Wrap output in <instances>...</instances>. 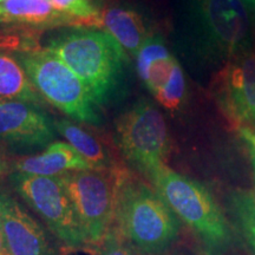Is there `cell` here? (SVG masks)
<instances>
[{
	"instance_id": "cell-1",
	"label": "cell",
	"mask_w": 255,
	"mask_h": 255,
	"mask_svg": "<svg viewBox=\"0 0 255 255\" xmlns=\"http://www.w3.org/2000/svg\"><path fill=\"white\" fill-rule=\"evenodd\" d=\"M115 227L148 255L168 252L180 234V221L157 191L121 171L114 215Z\"/></svg>"
},
{
	"instance_id": "cell-2",
	"label": "cell",
	"mask_w": 255,
	"mask_h": 255,
	"mask_svg": "<svg viewBox=\"0 0 255 255\" xmlns=\"http://www.w3.org/2000/svg\"><path fill=\"white\" fill-rule=\"evenodd\" d=\"M175 215L193 231L207 255H223L232 244L227 220L205 186L163 165L149 176Z\"/></svg>"
},
{
	"instance_id": "cell-3",
	"label": "cell",
	"mask_w": 255,
	"mask_h": 255,
	"mask_svg": "<svg viewBox=\"0 0 255 255\" xmlns=\"http://www.w3.org/2000/svg\"><path fill=\"white\" fill-rule=\"evenodd\" d=\"M46 50L82 79L98 107L110 100L128 60L119 41L105 31L69 32L51 40Z\"/></svg>"
},
{
	"instance_id": "cell-4",
	"label": "cell",
	"mask_w": 255,
	"mask_h": 255,
	"mask_svg": "<svg viewBox=\"0 0 255 255\" xmlns=\"http://www.w3.org/2000/svg\"><path fill=\"white\" fill-rule=\"evenodd\" d=\"M43 98L72 120L100 124L98 105L82 79L49 50L14 52Z\"/></svg>"
},
{
	"instance_id": "cell-5",
	"label": "cell",
	"mask_w": 255,
	"mask_h": 255,
	"mask_svg": "<svg viewBox=\"0 0 255 255\" xmlns=\"http://www.w3.org/2000/svg\"><path fill=\"white\" fill-rule=\"evenodd\" d=\"M195 37L209 59L228 60L253 50L251 13L242 0H195Z\"/></svg>"
},
{
	"instance_id": "cell-6",
	"label": "cell",
	"mask_w": 255,
	"mask_h": 255,
	"mask_svg": "<svg viewBox=\"0 0 255 255\" xmlns=\"http://www.w3.org/2000/svg\"><path fill=\"white\" fill-rule=\"evenodd\" d=\"M116 138L124 157L149 177L165 165L170 137L163 115L148 101H138L121 115Z\"/></svg>"
},
{
	"instance_id": "cell-7",
	"label": "cell",
	"mask_w": 255,
	"mask_h": 255,
	"mask_svg": "<svg viewBox=\"0 0 255 255\" xmlns=\"http://www.w3.org/2000/svg\"><path fill=\"white\" fill-rule=\"evenodd\" d=\"M120 170L85 169L59 175L89 244L103 240L114 222Z\"/></svg>"
},
{
	"instance_id": "cell-8",
	"label": "cell",
	"mask_w": 255,
	"mask_h": 255,
	"mask_svg": "<svg viewBox=\"0 0 255 255\" xmlns=\"http://www.w3.org/2000/svg\"><path fill=\"white\" fill-rule=\"evenodd\" d=\"M11 181L19 195L65 246L81 250L89 244L59 175L39 176L17 171Z\"/></svg>"
},
{
	"instance_id": "cell-9",
	"label": "cell",
	"mask_w": 255,
	"mask_h": 255,
	"mask_svg": "<svg viewBox=\"0 0 255 255\" xmlns=\"http://www.w3.org/2000/svg\"><path fill=\"white\" fill-rule=\"evenodd\" d=\"M210 92L233 130L255 132V50L223 64Z\"/></svg>"
},
{
	"instance_id": "cell-10",
	"label": "cell",
	"mask_w": 255,
	"mask_h": 255,
	"mask_svg": "<svg viewBox=\"0 0 255 255\" xmlns=\"http://www.w3.org/2000/svg\"><path fill=\"white\" fill-rule=\"evenodd\" d=\"M53 121L37 105L21 101L0 102V144L17 149H39L55 138Z\"/></svg>"
},
{
	"instance_id": "cell-11",
	"label": "cell",
	"mask_w": 255,
	"mask_h": 255,
	"mask_svg": "<svg viewBox=\"0 0 255 255\" xmlns=\"http://www.w3.org/2000/svg\"><path fill=\"white\" fill-rule=\"evenodd\" d=\"M0 226L8 255H57L43 227L2 190H0Z\"/></svg>"
},
{
	"instance_id": "cell-12",
	"label": "cell",
	"mask_w": 255,
	"mask_h": 255,
	"mask_svg": "<svg viewBox=\"0 0 255 255\" xmlns=\"http://www.w3.org/2000/svg\"><path fill=\"white\" fill-rule=\"evenodd\" d=\"M18 173L58 176L66 171L94 169L79 152L65 142H53L39 155L20 159L15 163Z\"/></svg>"
},
{
	"instance_id": "cell-13",
	"label": "cell",
	"mask_w": 255,
	"mask_h": 255,
	"mask_svg": "<svg viewBox=\"0 0 255 255\" xmlns=\"http://www.w3.org/2000/svg\"><path fill=\"white\" fill-rule=\"evenodd\" d=\"M101 26L133 57L137 56L149 38L143 17L129 6L104 8L101 12Z\"/></svg>"
},
{
	"instance_id": "cell-14",
	"label": "cell",
	"mask_w": 255,
	"mask_h": 255,
	"mask_svg": "<svg viewBox=\"0 0 255 255\" xmlns=\"http://www.w3.org/2000/svg\"><path fill=\"white\" fill-rule=\"evenodd\" d=\"M0 24L56 26L79 25V21L57 11L49 0H6L0 4Z\"/></svg>"
},
{
	"instance_id": "cell-15",
	"label": "cell",
	"mask_w": 255,
	"mask_h": 255,
	"mask_svg": "<svg viewBox=\"0 0 255 255\" xmlns=\"http://www.w3.org/2000/svg\"><path fill=\"white\" fill-rule=\"evenodd\" d=\"M21 101L43 104V97L14 53L0 47V102Z\"/></svg>"
},
{
	"instance_id": "cell-16",
	"label": "cell",
	"mask_w": 255,
	"mask_h": 255,
	"mask_svg": "<svg viewBox=\"0 0 255 255\" xmlns=\"http://www.w3.org/2000/svg\"><path fill=\"white\" fill-rule=\"evenodd\" d=\"M53 127L70 145L84 157L94 169H111L110 159L103 145L94 136L66 120L53 121Z\"/></svg>"
},
{
	"instance_id": "cell-17",
	"label": "cell",
	"mask_w": 255,
	"mask_h": 255,
	"mask_svg": "<svg viewBox=\"0 0 255 255\" xmlns=\"http://www.w3.org/2000/svg\"><path fill=\"white\" fill-rule=\"evenodd\" d=\"M231 206L242 235L255 252V195L246 190L235 191L231 196Z\"/></svg>"
},
{
	"instance_id": "cell-18",
	"label": "cell",
	"mask_w": 255,
	"mask_h": 255,
	"mask_svg": "<svg viewBox=\"0 0 255 255\" xmlns=\"http://www.w3.org/2000/svg\"><path fill=\"white\" fill-rule=\"evenodd\" d=\"M154 97L162 107L170 111L177 110L183 104L186 98V78L180 64H176L169 82Z\"/></svg>"
},
{
	"instance_id": "cell-19",
	"label": "cell",
	"mask_w": 255,
	"mask_h": 255,
	"mask_svg": "<svg viewBox=\"0 0 255 255\" xmlns=\"http://www.w3.org/2000/svg\"><path fill=\"white\" fill-rule=\"evenodd\" d=\"M57 11L77 19L82 25L101 26V12L88 0H49Z\"/></svg>"
},
{
	"instance_id": "cell-20",
	"label": "cell",
	"mask_w": 255,
	"mask_h": 255,
	"mask_svg": "<svg viewBox=\"0 0 255 255\" xmlns=\"http://www.w3.org/2000/svg\"><path fill=\"white\" fill-rule=\"evenodd\" d=\"M177 63L176 58L170 55L150 64L143 83L152 95L155 96L169 82Z\"/></svg>"
},
{
	"instance_id": "cell-21",
	"label": "cell",
	"mask_w": 255,
	"mask_h": 255,
	"mask_svg": "<svg viewBox=\"0 0 255 255\" xmlns=\"http://www.w3.org/2000/svg\"><path fill=\"white\" fill-rule=\"evenodd\" d=\"M170 56L167 46L159 37H149L137 53V72L143 81L152 62Z\"/></svg>"
},
{
	"instance_id": "cell-22",
	"label": "cell",
	"mask_w": 255,
	"mask_h": 255,
	"mask_svg": "<svg viewBox=\"0 0 255 255\" xmlns=\"http://www.w3.org/2000/svg\"><path fill=\"white\" fill-rule=\"evenodd\" d=\"M101 242L100 255H148L130 244L116 227H110Z\"/></svg>"
},
{
	"instance_id": "cell-23",
	"label": "cell",
	"mask_w": 255,
	"mask_h": 255,
	"mask_svg": "<svg viewBox=\"0 0 255 255\" xmlns=\"http://www.w3.org/2000/svg\"><path fill=\"white\" fill-rule=\"evenodd\" d=\"M240 135L247 142L248 146H250V151L255 154V132L250 131V130H241Z\"/></svg>"
},
{
	"instance_id": "cell-24",
	"label": "cell",
	"mask_w": 255,
	"mask_h": 255,
	"mask_svg": "<svg viewBox=\"0 0 255 255\" xmlns=\"http://www.w3.org/2000/svg\"><path fill=\"white\" fill-rule=\"evenodd\" d=\"M242 2L246 5V7L248 8V11H250V13H251V17L252 15H254L255 14V0H242Z\"/></svg>"
},
{
	"instance_id": "cell-25",
	"label": "cell",
	"mask_w": 255,
	"mask_h": 255,
	"mask_svg": "<svg viewBox=\"0 0 255 255\" xmlns=\"http://www.w3.org/2000/svg\"><path fill=\"white\" fill-rule=\"evenodd\" d=\"M0 255H8L6 252L4 239H2V233H1V226H0Z\"/></svg>"
},
{
	"instance_id": "cell-26",
	"label": "cell",
	"mask_w": 255,
	"mask_h": 255,
	"mask_svg": "<svg viewBox=\"0 0 255 255\" xmlns=\"http://www.w3.org/2000/svg\"><path fill=\"white\" fill-rule=\"evenodd\" d=\"M252 30H253V49L255 50V14L252 15Z\"/></svg>"
},
{
	"instance_id": "cell-27",
	"label": "cell",
	"mask_w": 255,
	"mask_h": 255,
	"mask_svg": "<svg viewBox=\"0 0 255 255\" xmlns=\"http://www.w3.org/2000/svg\"><path fill=\"white\" fill-rule=\"evenodd\" d=\"M88 1L90 2V4L94 6V7H96V8L98 9V7H100V6H101L102 0H88Z\"/></svg>"
},
{
	"instance_id": "cell-28",
	"label": "cell",
	"mask_w": 255,
	"mask_h": 255,
	"mask_svg": "<svg viewBox=\"0 0 255 255\" xmlns=\"http://www.w3.org/2000/svg\"><path fill=\"white\" fill-rule=\"evenodd\" d=\"M161 255H186V254H183V253H181V252H176V251H174V252H165V253H163V254H161Z\"/></svg>"
},
{
	"instance_id": "cell-29",
	"label": "cell",
	"mask_w": 255,
	"mask_h": 255,
	"mask_svg": "<svg viewBox=\"0 0 255 255\" xmlns=\"http://www.w3.org/2000/svg\"><path fill=\"white\" fill-rule=\"evenodd\" d=\"M251 158H252V164H253L254 174H255V154L254 152H251Z\"/></svg>"
},
{
	"instance_id": "cell-30",
	"label": "cell",
	"mask_w": 255,
	"mask_h": 255,
	"mask_svg": "<svg viewBox=\"0 0 255 255\" xmlns=\"http://www.w3.org/2000/svg\"><path fill=\"white\" fill-rule=\"evenodd\" d=\"M4 1H6V0H0V4H1V2H4Z\"/></svg>"
}]
</instances>
